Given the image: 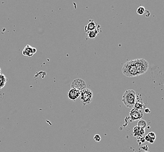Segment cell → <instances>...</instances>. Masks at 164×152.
I'll return each instance as SVG.
<instances>
[{
    "mask_svg": "<svg viewBox=\"0 0 164 152\" xmlns=\"http://www.w3.org/2000/svg\"><path fill=\"white\" fill-rule=\"evenodd\" d=\"M137 95L136 92L133 90H127L123 95L122 101L124 105L129 108H134L136 102Z\"/></svg>",
    "mask_w": 164,
    "mask_h": 152,
    "instance_id": "6da1fadb",
    "label": "cell"
},
{
    "mask_svg": "<svg viewBox=\"0 0 164 152\" xmlns=\"http://www.w3.org/2000/svg\"><path fill=\"white\" fill-rule=\"evenodd\" d=\"M122 72L127 77H135L139 76L134 60L125 63L122 67Z\"/></svg>",
    "mask_w": 164,
    "mask_h": 152,
    "instance_id": "7a4b0ae2",
    "label": "cell"
},
{
    "mask_svg": "<svg viewBox=\"0 0 164 152\" xmlns=\"http://www.w3.org/2000/svg\"><path fill=\"white\" fill-rule=\"evenodd\" d=\"M134 61L139 76L144 74L147 71L149 68V63L147 61L143 59H135Z\"/></svg>",
    "mask_w": 164,
    "mask_h": 152,
    "instance_id": "3957f363",
    "label": "cell"
},
{
    "mask_svg": "<svg viewBox=\"0 0 164 152\" xmlns=\"http://www.w3.org/2000/svg\"><path fill=\"white\" fill-rule=\"evenodd\" d=\"M93 98V92L88 89H86L81 92L80 100L83 105L89 104Z\"/></svg>",
    "mask_w": 164,
    "mask_h": 152,
    "instance_id": "277c9868",
    "label": "cell"
},
{
    "mask_svg": "<svg viewBox=\"0 0 164 152\" xmlns=\"http://www.w3.org/2000/svg\"><path fill=\"white\" fill-rule=\"evenodd\" d=\"M71 89H74L81 92L86 89V85L81 79H76L71 83Z\"/></svg>",
    "mask_w": 164,
    "mask_h": 152,
    "instance_id": "5b68a950",
    "label": "cell"
},
{
    "mask_svg": "<svg viewBox=\"0 0 164 152\" xmlns=\"http://www.w3.org/2000/svg\"><path fill=\"white\" fill-rule=\"evenodd\" d=\"M129 115L131 118V120L132 121H133L138 120H140L141 118H142V117H143V112H142V111L138 110V109H136L133 108L130 112Z\"/></svg>",
    "mask_w": 164,
    "mask_h": 152,
    "instance_id": "8992f818",
    "label": "cell"
},
{
    "mask_svg": "<svg viewBox=\"0 0 164 152\" xmlns=\"http://www.w3.org/2000/svg\"><path fill=\"white\" fill-rule=\"evenodd\" d=\"M37 52V50L36 48L30 46V45H27L24 49L23 50L22 52V55L24 56L27 57H32Z\"/></svg>",
    "mask_w": 164,
    "mask_h": 152,
    "instance_id": "52a82bcc",
    "label": "cell"
},
{
    "mask_svg": "<svg viewBox=\"0 0 164 152\" xmlns=\"http://www.w3.org/2000/svg\"><path fill=\"white\" fill-rule=\"evenodd\" d=\"M81 92L74 89H71L68 92V97L72 101L76 100L79 97H80Z\"/></svg>",
    "mask_w": 164,
    "mask_h": 152,
    "instance_id": "ba28073f",
    "label": "cell"
},
{
    "mask_svg": "<svg viewBox=\"0 0 164 152\" xmlns=\"http://www.w3.org/2000/svg\"><path fill=\"white\" fill-rule=\"evenodd\" d=\"M101 32V26L99 25H98L97 26V28L96 30H92V31H89L88 32H86V35L88 38L90 39H92V38H95L99 34V33Z\"/></svg>",
    "mask_w": 164,
    "mask_h": 152,
    "instance_id": "9c48e42d",
    "label": "cell"
},
{
    "mask_svg": "<svg viewBox=\"0 0 164 152\" xmlns=\"http://www.w3.org/2000/svg\"><path fill=\"white\" fill-rule=\"evenodd\" d=\"M97 25L96 24V22L93 21V20H90L88 22V24H87L86 26L85 27L84 30L85 32H88L89 31H92V30H95L97 28Z\"/></svg>",
    "mask_w": 164,
    "mask_h": 152,
    "instance_id": "30bf717a",
    "label": "cell"
},
{
    "mask_svg": "<svg viewBox=\"0 0 164 152\" xmlns=\"http://www.w3.org/2000/svg\"><path fill=\"white\" fill-rule=\"evenodd\" d=\"M156 138V135L154 132H150L145 137V139L148 141V142L152 143L154 142Z\"/></svg>",
    "mask_w": 164,
    "mask_h": 152,
    "instance_id": "8fae6325",
    "label": "cell"
},
{
    "mask_svg": "<svg viewBox=\"0 0 164 152\" xmlns=\"http://www.w3.org/2000/svg\"><path fill=\"white\" fill-rule=\"evenodd\" d=\"M8 80V79L4 74H0V90L4 87Z\"/></svg>",
    "mask_w": 164,
    "mask_h": 152,
    "instance_id": "7c38bea8",
    "label": "cell"
},
{
    "mask_svg": "<svg viewBox=\"0 0 164 152\" xmlns=\"http://www.w3.org/2000/svg\"><path fill=\"white\" fill-rule=\"evenodd\" d=\"M144 129H141L138 126H136L133 129V133H134V135L135 136H138L140 135H143L144 134Z\"/></svg>",
    "mask_w": 164,
    "mask_h": 152,
    "instance_id": "4fadbf2b",
    "label": "cell"
},
{
    "mask_svg": "<svg viewBox=\"0 0 164 152\" xmlns=\"http://www.w3.org/2000/svg\"><path fill=\"white\" fill-rule=\"evenodd\" d=\"M137 126L139 127L140 128L144 129L147 127V122L144 120H140L137 123Z\"/></svg>",
    "mask_w": 164,
    "mask_h": 152,
    "instance_id": "5bb4252c",
    "label": "cell"
},
{
    "mask_svg": "<svg viewBox=\"0 0 164 152\" xmlns=\"http://www.w3.org/2000/svg\"><path fill=\"white\" fill-rule=\"evenodd\" d=\"M144 108V104L142 102H140L138 101H136L135 106H134V108L138 109V110H141L142 111V109Z\"/></svg>",
    "mask_w": 164,
    "mask_h": 152,
    "instance_id": "9a60e30c",
    "label": "cell"
},
{
    "mask_svg": "<svg viewBox=\"0 0 164 152\" xmlns=\"http://www.w3.org/2000/svg\"><path fill=\"white\" fill-rule=\"evenodd\" d=\"M145 12V9L144 6H140V7L138 8V9H137V13L138 14V15H143Z\"/></svg>",
    "mask_w": 164,
    "mask_h": 152,
    "instance_id": "2e32d148",
    "label": "cell"
},
{
    "mask_svg": "<svg viewBox=\"0 0 164 152\" xmlns=\"http://www.w3.org/2000/svg\"><path fill=\"white\" fill-rule=\"evenodd\" d=\"M94 139L95 141L96 142H100L101 140V136H100L99 135H95L94 136Z\"/></svg>",
    "mask_w": 164,
    "mask_h": 152,
    "instance_id": "e0dca14e",
    "label": "cell"
},
{
    "mask_svg": "<svg viewBox=\"0 0 164 152\" xmlns=\"http://www.w3.org/2000/svg\"><path fill=\"white\" fill-rule=\"evenodd\" d=\"M2 98H3V94H2V93L0 91V101H2Z\"/></svg>",
    "mask_w": 164,
    "mask_h": 152,
    "instance_id": "ac0fdd59",
    "label": "cell"
},
{
    "mask_svg": "<svg viewBox=\"0 0 164 152\" xmlns=\"http://www.w3.org/2000/svg\"><path fill=\"white\" fill-rule=\"evenodd\" d=\"M144 111H145V113H149V112H150V110L149 109H148V108L145 109Z\"/></svg>",
    "mask_w": 164,
    "mask_h": 152,
    "instance_id": "d6986e66",
    "label": "cell"
},
{
    "mask_svg": "<svg viewBox=\"0 0 164 152\" xmlns=\"http://www.w3.org/2000/svg\"><path fill=\"white\" fill-rule=\"evenodd\" d=\"M1 67H0V74H1Z\"/></svg>",
    "mask_w": 164,
    "mask_h": 152,
    "instance_id": "ffe728a7",
    "label": "cell"
}]
</instances>
